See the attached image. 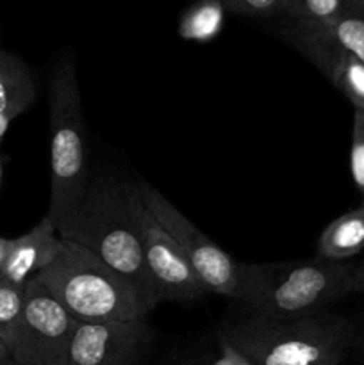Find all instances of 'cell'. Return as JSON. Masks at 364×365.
I'll return each mask as SVG.
<instances>
[{
    "instance_id": "1",
    "label": "cell",
    "mask_w": 364,
    "mask_h": 365,
    "mask_svg": "<svg viewBox=\"0 0 364 365\" xmlns=\"http://www.w3.org/2000/svg\"><path fill=\"white\" fill-rule=\"evenodd\" d=\"M54 225L61 239L84 246L123 274L138 289L150 312L159 305L125 185L109 178L89 180L82 198L54 220Z\"/></svg>"
},
{
    "instance_id": "2",
    "label": "cell",
    "mask_w": 364,
    "mask_h": 365,
    "mask_svg": "<svg viewBox=\"0 0 364 365\" xmlns=\"http://www.w3.org/2000/svg\"><path fill=\"white\" fill-rule=\"evenodd\" d=\"M220 339L253 365H339L352 346L353 327L323 312L285 319L250 316L221 327Z\"/></svg>"
},
{
    "instance_id": "3",
    "label": "cell",
    "mask_w": 364,
    "mask_h": 365,
    "mask_svg": "<svg viewBox=\"0 0 364 365\" xmlns=\"http://www.w3.org/2000/svg\"><path fill=\"white\" fill-rule=\"evenodd\" d=\"M32 280L81 323L145 321L150 312L123 274L84 246L64 239L56 259Z\"/></svg>"
},
{
    "instance_id": "4",
    "label": "cell",
    "mask_w": 364,
    "mask_h": 365,
    "mask_svg": "<svg viewBox=\"0 0 364 365\" xmlns=\"http://www.w3.org/2000/svg\"><path fill=\"white\" fill-rule=\"evenodd\" d=\"M355 267L325 260L241 264L239 302L252 316L303 317L321 314L330 303L353 292Z\"/></svg>"
},
{
    "instance_id": "5",
    "label": "cell",
    "mask_w": 364,
    "mask_h": 365,
    "mask_svg": "<svg viewBox=\"0 0 364 365\" xmlns=\"http://www.w3.org/2000/svg\"><path fill=\"white\" fill-rule=\"evenodd\" d=\"M50 209L57 220L84 195L89 184L88 138L79 78L71 57L57 61L50 73Z\"/></svg>"
},
{
    "instance_id": "6",
    "label": "cell",
    "mask_w": 364,
    "mask_h": 365,
    "mask_svg": "<svg viewBox=\"0 0 364 365\" xmlns=\"http://www.w3.org/2000/svg\"><path fill=\"white\" fill-rule=\"evenodd\" d=\"M138 191L153 217L177 242L191 269L206 287L207 294L238 299L241 287V264L236 262L216 242L211 241L152 185L138 184Z\"/></svg>"
},
{
    "instance_id": "7",
    "label": "cell",
    "mask_w": 364,
    "mask_h": 365,
    "mask_svg": "<svg viewBox=\"0 0 364 365\" xmlns=\"http://www.w3.org/2000/svg\"><path fill=\"white\" fill-rule=\"evenodd\" d=\"M77 324L41 285L29 280L11 359L16 365H66Z\"/></svg>"
},
{
    "instance_id": "8",
    "label": "cell",
    "mask_w": 364,
    "mask_h": 365,
    "mask_svg": "<svg viewBox=\"0 0 364 365\" xmlns=\"http://www.w3.org/2000/svg\"><path fill=\"white\" fill-rule=\"evenodd\" d=\"M128 203L141 235L146 269L156 287L157 302H193L207 294L177 242L153 217L141 200L138 185H128Z\"/></svg>"
},
{
    "instance_id": "9",
    "label": "cell",
    "mask_w": 364,
    "mask_h": 365,
    "mask_svg": "<svg viewBox=\"0 0 364 365\" xmlns=\"http://www.w3.org/2000/svg\"><path fill=\"white\" fill-rule=\"evenodd\" d=\"M152 341L145 321H79L66 365H134Z\"/></svg>"
},
{
    "instance_id": "10",
    "label": "cell",
    "mask_w": 364,
    "mask_h": 365,
    "mask_svg": "<svg viewBox=\"0 0 364 365\" xmlns=\"http://www.w3.org/2000/svg\"><path fill=\"white\" fill-rule=\"evenodd\" d=\"M282 34L352 102L353 109L364 110V63L338 45L318 24L288 20Z\"/></svg>"
},
{
    "instance_id": "11",
    "label": "cell",
    "mask_w": 364,
    "mask_h": 365,
    "mask_svg": "<svg viewBox=\"0 0 364 365\" xmlns=\"http://www.w3.org/2000/svg\"><path fill=\"white\" fill-rule=\"evenodd\" d=\"M59 248L61 237L57 235L56 225L45 216L27 234L11 239L9 257L0 280L25 287L29 280L56 259Z\"/></svg>"
},
{
    "instance_id": "12",
    "label": "cell",
    "mask_w": 364,
    "mask_h": 365,
    "mask_svg": "<svg viewBox=\"0 0 364 365\" xmlns=\"http://www.w3.org/2000/svg\"><path fill=\"white\" fill-rule=\"evenodd\" d=\"M36 98V86L27 64L0 48V114L11 120L24 114Z\"/></svg>"
},
{
    "instance_id": "13",
    "label": "cell",
    "mask_w": 364,
    "mask_h": 365,
    "mask_svg": "<svg viewBox=\"0 0 364 365\" xmlns=\"http://www.w3.org/2000/svg\"><path fill=\"white\" fill-rule=\"evenodd\" d=\"M364 250V214L360 209L345 212L325 227L318 239V257L325 260H341L355 257Z\"/></svg>"
},
{
    "instance_id": "14",
    "label": "cell",
    "mask_w": 364,
    "mask_h": 365,
    "mask_svg": "<svg viewBox=\"0 0 364 365\" xmlns=\"http://www.w3.org/2000/svg\"><path fill=\"white\" fill-rule=\"evenodd\" d=\"M225 7L221 0H198L178 21V36L188 41L206 43L216 38L225 24Z\"/></svg>"
},
{
    "instance_id": "15",
    "label": "cell",
    "mask_w": 364,
    "mask_h": 365,
    "mask_svg": "<svg viewBox=\"0 0 364 365\" xmlns=\"http://www.w3.org/2000/svg\"><path fill=\"white\" fill-rule=\"evenodd\" d=\"M24 299L25 287L0 280V341L9 348V351L21 319Z\"/></svg>"
},
{
    "instance_id": "16",
    "label": "cell",
    "mask_w": 364,
    "mask_h": 365,
    "mask_svg": "<svg viewBox=\"0 0 364 365\" xmlns=\"http://www.w3.org/2000/svg\"><path fill=\"white\" fill-rule=\"evenodd\" d=\"M345 11V0H288L284 16L300 24H330Z\"/></svg>"
},
{
    "instance_id": "17",
    "label": "cell",
    "mask_w": 364,
    "mask_h": 365,
    "mask_svg": "<svg viewBox=\"0 0 364 365\" xmlns=\"http://www.w3.org/2000/svg\"><path fill=\"white\" fill-rule=\"evenodd\" d=\"M321 27L338 45H341L343 48L353 53L360 63H364V16L343 11L341 16H338L330 24L321 25Z\"/></svg>"
},
{
    "instance_id": "18",
    "label": "cell",
    "mask_w": 364,
    "mask_h": 365,
    "mask_svg": "<svg viewBox=\"0 0 364 365\" xmlns=\"http://www.w3.org/2000/svg\"><path fill=\"white\" fill-rule=\"evenodd\" d=\"M350 173L353 184L364 196V110L353 109L352 148H350Z\"/></svg>"
},
{
    "instance_id": "19",
    "label": "cell",
    "mask_w": 364,
    "mask_h": 365,
    "mask_svg": "<svg viewBox=\"0 0 364 365\" xmlns=\"http://www.w3.org/2000/svg\"><path fill=\"white\" fill-rule=\"evenodd\" d=\"M225 11L241 16H284L288 0H221Z\"/></svg>"
},
{
    "instance_id": "20",
    "label": "cell",
    "mask_w": 364,
    "mask_h": 365,
    "mask_svg": "<svg viewBox=\"0 0 364 365\" xmlns=\"http://www.w3.org/2000/svg\"><path fill=\"white\" fill-rule=\"evenodd\" d=\"M213 365H253L246 356H243L232 344L225 339H220V356L214 360Z\"/></svg>"
},
{
    "instance_id": "21",
    "label": "cell",
    "mask_w": 364,
    "mask_h": 365,
    "mask_svg": "<svg viewBox=\"0 0 364 365\" xmlns=\"http://www.w3.org/2000/svg\"><path fill=\"white\" fill-rule=\"evenodd\" d=\"M9 250H11V239L0 237V277H2V271L7 262V257H9Z\"/></svg>"
},
{
    "instance_id": "22",
    "label": "cell",
    "mask_w": 364,
    "mask_h": 365,
    "mask_svg": "<svg viewBox=\"0 0 364 365\" xmlns=\"http://www.w3.org/2000/svg\"><path fill=\"white\" fill-rule=\"evenodd\" d=\"M345 13L364 16V0H345Z\"/></svg>"
},
{
    "instance_id": "23",
    "label": "cell",
    "mask_w": 364,
    "mask_h": 365,
    "mask_svg": "<svg viewBox=\"0 0 364 365\" xmlns=\"http://www.w3.org/2000/svg\"><path fill=\"white\" fill-rule=\"evenodd\" d=\"M353 292H364V262L353 273Z\"/></svg>"
},
{
    "instance_id": "24",
    "label": "cell",
    "mask_w": 364,
    "mask_h": 365,
    "mask_svg": "<svg viewBox=\"0 0 364 365\" xmlns=\"http://www.w3.org/2000/svg\"><path fill=\"white\" fill-rule=\"evenodd\" d=\"M11 121H13V120H11L9 116H6V114H0V145H2L4 138H6L7 128H9Z\"/></svg>"
},
{
    "instance_id": "25",
    "label": "cell",
    "mask_w": 364,
    "mask_h": 365,
    "mask_svg": "<svg viewBox=\"0 0 364 365\" xmlns=\"http://www.w3.org/2000/svg\"><path fill=\"white\" fill-rule=\"evenodd\" d=\"M9 362H13V359H11L9 348H7V346L4 344L2 341H0V365H6Z\"/></svg>"
},
{
    "instance_id": "26",
    "label": "cell",
    "mask_w": 364,
    "mask_h": 365,
    "mask_svg": "<svg viewBox=\"0 0 364 365\" xmlns=\"http://www.w3.org/2000/svg\"><path fill=\"white\" fill-rule=\"evenodd\" d=\"M170 365H207V360H206V359H198V356H195V359L178 360V362L170 364Z\"/></svg>"
},
{
    "instance_id": "27",
    "label": "cell",
    "mask_w": 364,
    "mask_h": 365,
    "mask_svg": "<svg viewBox=\"0 0 364 365\" xmlns=\"http://www.w3.org/2000/svg\"><path fill=\"white\" fill-rule=\"evenodd\" d=\"M0 185H2V157H0Z\"/></svg>"
},
{
    "instance_id": "28",
    "label": "cell",
    "mask_w": 364,
    "mask_h": 365,
    "mask_svg": "<svg viewBox=\"0 0 364 365\" xmlns=\"http://www.w3.org/2000/svg\"><path fill=\"white\" fill-rule=\"evenodd\" d=\"M360 210H363V214H364V200H363V203H360V207H359Z\"/></svg>"
},
{
    "instance_id": "29",
    "label": "cell",
    "mask_w": 364,
    "mask_h": 365,
    "mask_svg": "<svg viewBox=\"0 0 364 365\" xmlns=\"http://www.w3.org/2000/svg\"><path fill=\"white\" fill-rule=\"evenodd\" d=\"M6 365H16L14 362H9V364H6Z\"/></svg>"
}]
</instances>
